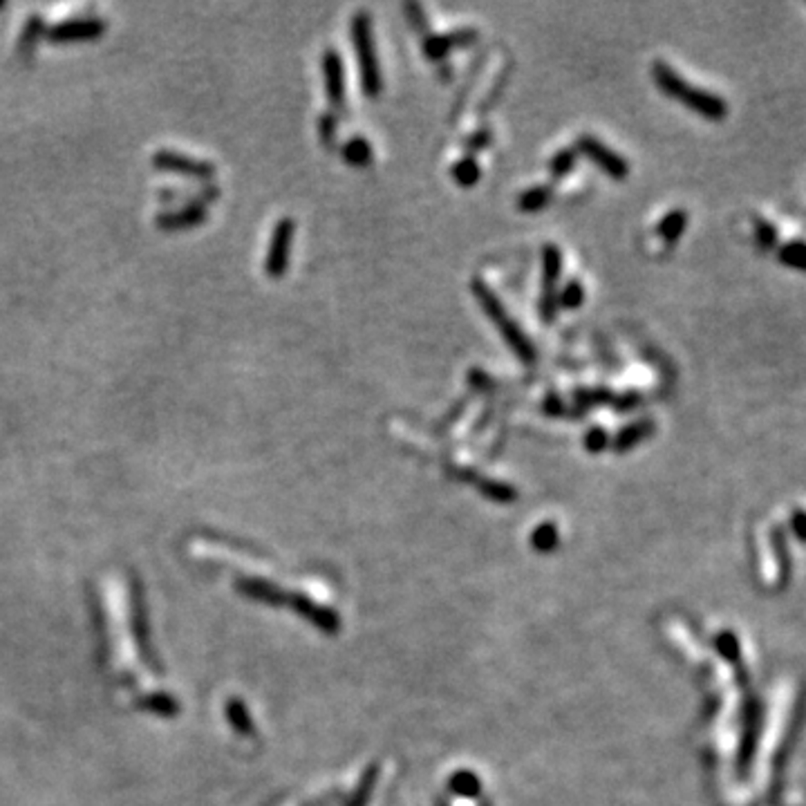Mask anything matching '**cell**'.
<instances>
[{
    "mask_svg": "<svg viewBox=\"0 0 806 806\" xmlns=\"http://www.w3.org/2000/svg\"><path fill=\"white\" fill-rule=\"evenodd\" d=\"M294 234H296V224H294L292 217H283L276 224V229H274L267 258H264V274L269 278H283L287 274L294 247Z\"/></svg>",
    "mask_w": 806,
    "mask_h": 806,
    "instance_id": "8992f818",
    "label": "cell"
},
{
    "mask_svg": "<svg viewBox=\"0 0 806 806\" xmlns=\"http://www.w3.org/2000/svg\"><path fill=\"white\" fill-rule=\"evenodd\" d=\"M607 442H610V434H607L605 431H602L601 426L592 428V431L585 434V446H587V451H593V453L602 451V448L607 446Z\"/></svg>",
    "mask_w": 806,
    "mask_h": 806,
    "instance_id": "44dd1931",
    "label": "cell"
},
{
    "mask_svg": "<svg viewBox=\"0 0 806 806\" xmlns=\"http://www.w3.org/2000/svg\"><path fill=\"white\" fill-rule=\"evenodd\" d=\"M558 307L562 310H578V307L585 303V287L578 278H572L569 283H564V287L558 289Z\"/></svg>",
    "mask_w": 806,
    "mask_h": 806,
    "instance_id": "2e32d148",
    "label": "cell"
},
{
    "mask_svg": "<svg viewBox=\"0 0 806 806\" xmlns=\"http://www.w3.org/2000/svg\"><path fill=\"white\" fill-rule=\"evenodd\" d=\"M685 226H688V211L685 209H672L670 214H665L656 224V235H659L663 243L674 244L677 240H682L685 234Z\"/></svg>",
    "mask_w": 806,
    "mask_h": 806,
    "instance_id": "30bf717a",
    "label": "cell"
},
{
    "mask_svg": "<svg viewBox=\"0 0 806 806\" xmlns=\"http://www.w3.org/2000/svg\"><path fill=\"white\" fill-rule=\"evenodd\" d=\"M352 47H354V59L359 65L361 88L363 95L370 99H376L383 90V75H381V63L376 56L374 38H373V21L368 12H356L350 25Z\"/></svg>",
    "mask_w": 806,
    "mask_h": 806,
    "instance_id": "3957f363",
    "label": "cell"
},
{
    "mask_svg": "<svg viewBox=\"0 0 806 806\" xmlns=\"http://www.w3.org/2000/svg\"><path fill=\"white\" fill-rule=\"evenodd\" d=\"M341 155L347 164H350V166L365 168L373 164L374 151H373V144H370L368 139L361 137V134H354V137H350L341 146Z\"/></svg>",
    "mask_w": 806,
    "mask_h": 806,
    "instance_id": "9c48e42d",
    "label": "cell"
},
{
    "mask_svg": "<svg viewBox=\"0 0 806 806\" xmlns=\"http://www.w3.org/2000/svg\"><path fill=\"white\" fill-rule=\"evenodd\" d=\"M323 79H325V95L332 105L345 104V65L336 50H327L321 59Z\"/></svg>",
    "mask_w": 806,
    "mask_h": 806,
    "instance_id": "52a82bcc",
    "label": "cell"
},
{
    "mask_svg": "<svg viewBox=\"0 0 806 806\" xmlns=\"http://www.w3.org/2000/svg\"><path fill=\"white\" fill-rule=\"evenodd\" d=\"M612 402H614L619 413H625V410L636 408V405H639V402H641V397H639V393H625V394H621V397L612 399Z\"/></svg>",
    "mask_w": 806,
    "mask_h": 806,
    "instance_id": "603a6c76",
    "label": "cell"
},
{
    "mask_svg": "<svg viewBox=\"0 0 806 806\" xmlns=\"http://www.w3.org/2000/svg\"><path fill=\"white\" fill-rule=\"evenodd\" d=\"M477 41V30H471V27H462V30H455L451 34H433V36L423 38V55L428 59L437 61L443 59L453 47H466L473 45Z\"/></svg>",
    "mask_w": 806,
    "mask_h": 806,
    "instance_id": "ba28073f",
    "label": "cell"
},
{
    "mask_svg": "<svg viewBox=\"0 0 806 806\" xmlns=\"http://www.w3.org/2000/svg\"><path fill=\"white\" fill-rule=\"evenodd\" d=\"M552 197H553L552 186L547 184L531 186L518 197V209L524 211V214H535V211H542L544 206L552 202Z\"/></svg>",
    "mask_w": 806,
    "mask_h": 806,
    "instance_id": "4fadbf2b",
    "label": "cell"
},
{
    "mask_svg": "<svg viewBox=\"0 0 806 806\" xmlns=\"http://www.w3.org/2000/svg\"><path fill=\"white\" fill-rule=\"evenodd\" d=\"M652 433H654V422H652L650 417L639 419V422H634V423H630V426L622 428V431L616 434L614 443L619 451H627V448H632L634 443L648 439Z\"/></svg>",
    "mask_w": 806,
    "mask_h": 806,
    "instance_id": "8fae6325",
    "label": "cell"
},
{
    "mask_svg": "<svg viewBox=\"0 0 806 806\" xmlns=\"http://www.w3.org/2000/svg\"><path fill=\"white\" fill-rule=\"evenodd\" d=\"M451 175H453V180H455L457 186L471 188L480 182L482 168H480V164H477L475 157L466 155V157H460L455 164H453Z\"/></svg>",
    "mask_w": 806,
    "mask_h": 806,
    "instance_id": "7c38bea8",
    "label": "cell"
},
{
    "mask_svg": "<svg viewBox=\"0 0 806 806\" xmlns=\"http://www.w3.org/2000/svg\"><path fill=\"white\" fill-rule=\"evenodd\" d=\"M318 133H321V139L325 144H330L336 134V117L332 113H325L321 119H318Z\"/></svg>",
    "mask_w": 806,
    "mask_h": 806,
    "instance_id": "7402d4cb",
    "label": "cell"
},
{
    "mask_svg": "<svg viewBox=\"0 0 806 806\" xmlns=\"http://www.w3.org/2000/svg\"><path fill=\"white\" fill-rule=\"evenodd\" d=\"M652 79H654L656 88H659L661 93L668 95L670 99L679 101V104H683L685 108L692 110V113L702 114L703 119H711V122H721V119H726L728 104L723 96L712 95L708 93V90L692 85L665 61L652 63Z\"/></svg>",
    "mask_w": 806,
    "mask_h": 806,
    "instance_id": "6da1fadb",
    "label": "cell"
},
{
    "mask_svg": "<svg viewBox=\"0 0 806 806\" xmlns=\"http://www.w3.org/2000/svg\"><path fill=\"white\" fill-rule=\"evenodd\" d=\"M489 142H491V133H489V130H484V128L477 130V133L473 134V137H468V146L475 148V151H477V148H486V146H489Z\"/></svg>",
    "mask_w": 806,
    "mask_h": 806,
    "instance_id": "cb8c5ba5",
    "label": "cell"
},
{
    "mask_svg": "<svg viewBox=\"0 0 806 806\" xmlns=\"http://www.w3.org/2000/svg\"><path fill=\"white\" fill-rule=\"evenodd\" d=\"M576 151L582 153L587 159H592L602 173H607V175L614 177V180H625V177L630 175V164H627V159L619 155L614 148L607 146L605 142L593 137V134H581L576 142Z\"/></svg>",
    "mask_w": 806,
    "mask_h": 806,
    "instance_id": "5b68a950",
    "label": "cell"
},
{
    "mask_svg": "<svg viewBox=\"0 0 806 806\" xmlns=\"http://www.w3.org/2000/svg\"><path fill=\"white\" fill-rule=\"evenodd\" d=\"M471 292H473V296H475V301L480 303L482 312L489 316V321L493 323L495 330L500 332L502 339H504L506 345H509V350L513 352V354L518 356L524 365H533L535 356H538L535 354L533 343H531L529 336L524 334L522 327L515 323V318L506 312V307L502 305V301L497 298V294L493 292V289H491L484 280L475 278L471 283Z\"/></svg>",
    "mask_w": 806,
    "mask_h": 806,
    "instance_id": "7a4b0ae2",
    "label": "cell"
},
{
    "mask_svg": "<svg viewBox=\"0 0 806 806\" xmlns=\"http://www.w3.org/2000/svg\"><path fill=\"white\" fill-rule=\"evenodd\" d=\"M101 30H104V25L96 21H75V23H65V25H61L59 30L52 32V38H59V41L95 38Z\"/></svg>",
    "mask_w": 806,
    "mask_h": 806,
    "instance_id": "5bb4252c",
    "label": "cell"
},
{
    "mask_svg": "<svg viewBox=\"0 0 806 806\" xmlns=\"http://www.w3.org/2000/svg\"><path fill=\"white\" fill-rule=\"evenodd\" d=\"M576 159H578L576 146L560 148L556 155L552 157V162H549V173H552V175L556 177V180H560V177L569 175V173H572L573 168H576Z\"/></svg>",
    "mask_w": 806,
    "mask_h": 806,
    "instance_id": "ac0fdd59",
    "label": "cell"
},
{
    "mask_svg": "<svg viewBox=\"0 0 806 806\" xmlns=\"http://www.w3.org/2000/svg\"><path fill=\"white\" fill-rule=\"evenodd\" d=\"M755 240L761 249H771L777 244V229L775 224H771L769 220H761L757 217L755 220Z\"/></svg>",
    "mask_w": 806,
    "mask_h": 806,
    "instance_id": "d6986e66",
    "label": "cell"
},
{
    "mask_svg": "<svg viewBox=\"0 0 806 806\" xmlns=\"http://www.w3.org/2000/svg\"><path fill=\"white\" fill-rule=\"evenodd\" d=\"M612 393H607V390H581V393L576 394V402L578 403H585V405H598V403H607V402H612Z\"/></svg>",
    "mask_w": 806,
    "mask_h": 806,
    "instance_id": "ffe728a7",
    "label": "cell"
},
{
    "mask_svg": "<svg viewBox=\"0 0 806 806\" xmlns=\"http://www.w3.org/2000/svg\"><path fill=\"white\" fill-rule=\"evenodd\" d=\"M562 274V254L556 244H544L542 249V294H540V316L552 323L558 313V283Z\"/></svg>",
    "mask_w": 806,
    "mask_h": 806,
    "instance_id": "277c9868",
    "label": "cell"
},
{
    "mask_svg": "<svg viewBox=\"0 0 806 806\" xmlns=\"http://www.w3.org/2000/svg\"><path fill=\"white\" fill-rule=\"evenodd\" d=\"M544 410H547L549 414H560V413H562V402H560L558 397H553V394H552V397H549L547 402H544Z\"/></svg>",
    "mask_w": 806,
    "mask_h": 806,
    "instance_id": "d4e9b609",
    "label": "cell"
},
{
    "mask_svg": "<svg viewBox=\"0 0 806 806\" xmlns=\"http://www.w3.org/2000/svg\"><path fill=\"white\" fill-rule=\"evenodd\" d=\"M157 164L164 168H175V171L182 173H193V175H211V171H214V168L206 166V164L193 162V159L188 157L173 155V153H159Z\"/></svg>",
    "mask_w": 806,
    "mask_h": 806,
    "instance_id": "9a60e30c",
    "label": "cell"
},
{
    "mask_svg": "<svg viewBox=\"0 0 806 806\" xmlns=\"http://www.w3.org/2000/svg\"><path fill=\"white\" fill-rule=\"evenodd\" d=\"M777 255H780V263L786 264V267L806 272V243H802V240L786 243L784 247L777 251Z\"/></svg>",
    "mask_w": 806,
    "mask_h": 806,
    "instance_id": "e0dca14e",
    "label": "cell"
}]
</instances>
